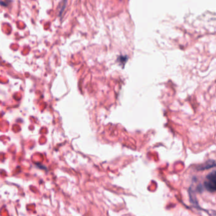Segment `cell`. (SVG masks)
I'll use <instances>...</instances> for the list:
<instances>
[{
	"label": "cell",
	"instance_id": "7a4b0ae2",
	"mask_svg": "<svg viewBox=\"0 0 216 216\" xmlns=\"http://www.w3.org/2000/svg\"><path fill=\"white\" fill-rule=\"evenodd\" d=\"M215 161L213 160H208L207 162H206L204 164L199 166L198 167V170H206V169H210V168H212V167H215Z\"/></svg>",
	"mask_w": 216,
	"mask_h": 216
},
{
	"label": "cell",
	"instance_id": "3957f363",
	"mask_svg": "<svg viewBox=\"0 0 216 216\" xmlns=\"http://www.w3.org/2000/svg\"><path fill=\"white\" fill-rule=\"evenodd\" d=\"M127 60V57L126 56H120L118 58V61H119L120 62H122L123 65L126 62Z\"/></svg>",
	"mask_w": 216,
	"mask_h": 216
},
{
	"label": "cell",
	"instance_id": "6da1fadb",
	"mask_svg": "<svg viewBox=\"0 0 216 216\" xmlns=\"http://www.w3.org/2000/svg\"><path fill=\"white\" fill-rule=\"evenodd\" d=\"M204 186L210 192H214L216 190V174L214 171L206 177V181L204 182Z\"/></svg>",
	"mask_w": 216,
	"mask_h": 216
}]
</instances>
